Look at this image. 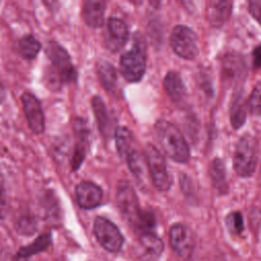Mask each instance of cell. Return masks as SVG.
<instances>
[{
	"instance_id": "3957f363",
	"label": "cell",
	"mask_w": 261,
	"mask_h": 261,
	"mask_svg": "<svg viewBox=\"0 0 261 261\" xmlns=\"http://www.w3.org/2000/svg\"><path fill=\"white\" fill-rule=\"evenodd\" d=\"M258 162V142L250 134L243 135L234 149L232 166L241 177H250L256 169Z\"/></svg>"
},
{
	"instance_id": "1f68e13d",
	"label": "cell",
	"mask_w": 261,
	"mask_h": 261,
	"mask_svg": "<svg viewBox=\"0 0 261 261\" xmlns=\"http://www.w3.org/2000/svg\"><path fill=\"white\" fill-rule=\"evenodd\" d=\"M7 211V205H6V199L4 191L0 188V219H3L6 215Z\"/></svg>"
},
{
	"instance_id": "e0dca14e",
	"label": "cell",
	"mask_w": 261,
	"mask_h": 261,
	"mask_svg": "<svg viewBox=\"0 0 261 261\" xmlns=\"http://www.w3.org/2000/svg\"><path fill=\"white\" fill-rule=\"evenodd\" d=\"M229 119L234 129L241 128L247 119L246 101L241 89H238L232 97L229 109Z\"/></svg>"
},
{
	"instance_id": "f1b7e54d",
	"label": "cell",
	"mask_w": 261,
	"mask_h": 261,
	"mask_svg": "<svg viewBox=\"0 0 261 261\" xmlns=\"http://www.w3.org/2000/svg\"><path fill=\"white\" fill-rule=\"evenodd\" d=\"M179 177V184H180V188L181 191L186 194V195H191V192H194V186H193V181L191 180L190 176L187 175L186 173H180L178 175Z\"/></svg>"
},
{
	"instance_id": "484cf974",
	"label": "cell",
	"mask_w": 261,
	"mask_h": 261,
	"mask_svg": "<svg viewBox=\"0 0 261 261\" xmlns=\"http://www.w3.org/2000/svg\"><path fill=\"white\" fill-rule=\"evenodd\" d=\"M250 112L256 116L261 115V81L257 82L249 98Z\"/></svg>"
},
{
	"instance_id": "2e32d148",
	"label": "cell",
	"mask_w": 261,
	"mask_h": 261,
	"mask_svg": "<svg viewBox=\"0 0 261 261\" xmlns=\"http://www.w3.org/2000/svg\"><path fill=\"white\" fill-rule=\"evenodd\" d=\"M106 3L104 1L89 0L84 3L83 15L87 25L91 28H100L104 23V14Z\"/></svg>"
},
{
	"instance_id": "30bf717a",
	"label": "cell",
	"mask_w": 261,
	"mask_h": 261,
	"mask_svg": "<svg viewBox=\"0 0 261 261\" xmlns=\"http://www.w3.org/2000/svg\"><path fill=\"white\" fill-rule=\"evenodd\" d=\"M21 102L30 128L35 134H42L45 129V119L39 100L32 93L24 92Z\"/></svg>"
},
{
	"instance_id": "44dd1931",
	"label": "cell",
	"mask_w": 261,
	"mask_h": 261,
	"mask_svg": "<svg viewBox=\"0 0 261 261\" xmlns=\"http://www.w3.org/2000/svg\"><path fill=\"white\" fill-rule=\"evenodd\" d=\"M115 144L119 156L122 159H126L128 154L134 150L132 148L134 137L130 130L124 126L117 127L115 130Z\"/></svg>"
},
{
	"instance_id": "4dcf8cb0",
	"label": "cell",
	"mask_w": 261,
	"mask_h": 261,
	"mask_svg": "<svg viewBox=\"0 0 261 261\" xmlns=\"http://www.w3.org/2000/svg\"><path fill=\"white\" fill-rule=\"evenodd\" d=\"M252 56H253L254 68H260L261 67V44L254 48L252 52Z\"/></svg>"
},
{
	"instance_id": "8fae6325",
	"label": "cell",
	"mask_w": 261,
	"mask_h": 261,
	"mask_svg": "<svg viewBox=\"0 0 261 261\" xmlns=\"http://www.w3.org/2000/svg\"><path fill=\"white\" fill-rule=\"evenodd\" d=\"M128 30L125 22L117 17H110L107 21L105 44L109 51L117 52L126 43Z\"/></svg>"
},
{
	"instance_id": "277c9868",
	"label": "cell",
	"mask_w": 261,
	"mask_h": 261,
	"mask_svg": "<svg viewBox=\"0 0 261 261\" xmlns=\"http://www.w3.org/2000/svg\"><path fill=\"white\" fill-rule=\"evenodd\" d=\"M146 70V46L139 34L134 36L132 48L120 57V71L129 83L142 80Z\"/></svg>"
},
{
	"instance_id": "cb8c5ba5",
	"label": "cell",
	"mask_w": 261,
	"mask_h": 261,
	"mask_svg": "<svg viewBox=\"0 0 261 261\" xmlns=\"http://www.w3.org/2000/svg\"><path fill=\"white\" fill-rule=\"evenodd\" d=\"M127 161L128 168L130 169L132 173L139 179L143 180L146 175V166L143 159V156L136 150H133L125 159Z\"/></svg>"
},
{
	"instance_id": "f546056e",
	"label": "cell",
	"mask_w": 261,
	"mask_h": 261,
	"mask_svg": "<svg viewBox=\"0 0 261 261\" xmlns=\"http://www.w3.org/2000/svg\"><path fill=\"white\" fill-rule=\"evenodd\" d=\"M249 11L251 15L261 24V1H250Z\"/></svg>"
},
{
	"instance_id": "7a4b0ae2",
	"label": "cell",
	"mask_w": 261,
	"mask_h": 261,
	"mask_svg": "<svg viewBox=\"0 0 261 261\" xmlns=\"http://www.w3.org/2000/svg\"><path fill=\"white\" fill-rule=\"evenodd\" d=\"M154 133L164 153L177 163H187L190 159V148L180 130L171 122L159 119L154 125Z\"/></svg>"
},
{
	"instance_id": "4316f807",
	"label": "cell",
	"mask_w": 261,
	"mask_h": 261,
	"mask_svg": "<svg viewBox=\"0 0 261 261\" xmlns=\"http://www.w3.org/2000/svg\"><path fill=\"white\" fill-rule=\"evenodd\" d=\"M225 224L227 229L233 234H240L244 230V220L240 212L234 211L225 217Z\"/></svg>"
},
{
	"instance_id": "83f0119b",
	"label": "cell",
	"mask_w": 261,
	"mask_h": 261,
	"mask_svg": "<svg viewBox=\"0 0 261 261\" xmlns=\"http://www.w3.org/2000/svg\"><path fill=\"white\" fill-rule=\"evenodd\" d=\"M16 228L19 233L24 236L33 234L37 229V221L31 215H24L19 218L16 224Z\"/></svg>"
},
{
	"instance_id": "52a82bcc",
	"label": "cell",
	"mask_w": 261,
	"mask_h": 261,
	"mask_svg": "<svg viewBox=\"0 0 261 261\" xmlns=\"http://www.w3.org/2000/svg\"><path fill=\"white\" fill-rule=\"evenodd\" d=\"M94 234L100 245L111 253H117L123 245V237L118 227L105 217L97 216L94 221Z\"/></svg>"
},
{
	"instance_id": "ba28073f",
	"label": "cell",
	"mask_w": 261,
	"mask_h": 261,
	"mask_svg": "<svg viewBox=\"0 0 261 261\" xmlns=\"http://www.w3.org/2000/svg\"><path fill=\"white\" fill-rule=\"evenodd\" d=\"M116 203L118 210L124 219L130 224L134 225L140 216L142 209L139 206V202L136 196V193L129 182L121 180L117 185L116 193Z\"/></svg>"
},
{
	"instance_id": "6da1fadb",
	"label": "cell",
	"mask_w": 261,
	"mask_h": 261,
	"mask_svg": "<svg viewBox=\"0 0 261 261\" xmlns=\"http://www.w3.org/2000/svg\"><path fill=\"white\" fill-rule=\"evenodd\" d=\"M46 53L51 62V66L47 69V83L52 89H58L64 84L75 82L76 70L63 47L55 41H50Z\"/></svg>"
},
{
	"instance_id": "603a6c76",
	"label": "cell",
	"mask_w": 261,
	"mask_h": 261,
	"mask_svg": "<svg viewBox=\"0 0 261 261\" xmlns=\"http://www.w3.org/2000/svg\"><path fill=\"white\" fill-rule=\"evenodd\" d=\"M41 49L40 42L32 35L22 37L18 42V51L22 58L27 60L34 59Z\"/></svg>"
},
{
	"instance_id": "ffe728a7",
	"label": "cell",
	"mask_w": 261,
	"mask_h": 261,
	"mask_svg": "<svg viewBox=\"0 0 261 261\" xmlns=\"http://www.w3.org/2000/svg\"><path fill=\"white\" fill-rule=\"evenodd\" d=\"M209 171L214 188L217 189L219 193H225L227 191V182L224 162L219 158H215L210 164Z\"/></svg>"
},
{
	"instance_id": "7402d4cb",
	"label": "cell",
	"mask_w": 261,
	"mask_h": 261,
	"mask_svg": "<svg viewBox=\"0 0 261 261\" xmlns=\"http://www.w3.org/2000/svg\"><path fill=\"white\" fill-rule=\"evenodd\" d=\"M51 243H52V237L50 233L41 234L32 244L20 248L16 256L22 257V258H28L37 253L45 251L51 245Z\"/></svg>"
},
{
	"instance_id": "7c38bea8",
	"label": "cell",
	"mask_w": 261,
	"mask_h": 261,
	"mask_svg": "<svg viewBox=\"0 0 261 261\" xmlns=\"http://www.w3.org/2000/svg\"><path fill=\"white\" fill-rule=\"evenodd\" d=\"M76 201L81 208L93 209L98 207L103 198V192L99 186L92 181H82L75 188Z\"/></svg>"
},
{
	"instance_id": "8992f818",
	"label": "cell",
	"mask_w": 261,
	"mask_h": 261,
	"mask_svg": "<svg viewBox=\"0 0 261 261\" xmlns=\"http://www.w3.org/2000/svg\"><path fill=\"white\" fill-rule=\"evenodd\" d=\"M146 159L155 188L161 192L168 191L172 185L171 176L167 170L164 156L152 144H147L145 148Z\"/></svg>"
},
{
	"instance_id": "9a60e30c",
	"label": "cell",
	"mask_w": 261,
	"mask_h": 261,
	"mask_svg": "<svg viewBox=\"0 0 261 261\" xmlns=\"http://www.w3.org/2000/svg\"><path fill=\"white\" fill-rule=\"evenodd\" d=\"M222 77L227 83H236L246 74V63L241 56L227 54L222 60Z\"/></svg>"
},
{
	"instance_id": "d6a6232c",
	"label": "cell",
	"mask_w": 261,
	"mask_h": 261,
	"mask_svg": "<svg viewBox=\"0 0 261 261\" xmlns=\"http://www.w3.org/2000/svg\"><path fill=\"white\" fill-rule=\"evenodd\" d=\"M4 99H5V89H4V86L0 82V104L3 102Z\"/></svg>"
},
{
	"instance_id": "d4e9b609",
	"label": "cell",
	"mask_w": 261,
	"mask_h": 261,
	"mask_svg": "<svg viewBox=\"0 0 261 261\" xmlns=\"http://www.w3.org/2000/svg\"><path fill=\"white\" fill-rule=\"evenodd\" d=\"M140 241H141V244L143 245V247L152 255L158 256L163 252L164 245H163L162 240L151 231L142 233Z\"/></svg>"
},
{
	"instance_id": "5b68a950",
	"label": "cell",
	"mask_w": 261,
	"mask_h": 261,
	"mask_svg": "<svg viewBox=\"0 0 261 261\" xmlns=\"http://www.w3.org/2000/svg\"><path fill=\"white\" fill-rule=\"evenodd\" d=\"M169 42L173 52L182 59L194 60L199 54L197 35L187 25H175L170 34Z\"/></svg>"
},
{
	"instance_id": "4fadbf2b",
	"label": "cell",
	"mask_w": 261,
	"mask_h": 261,
	"mask_svg": "<svg viewBox=\"0 0 261 261\" xmlns=\"http://www.w3.org/2000/svg\"><path fill=\"white\" fill-rule=\"evenodd\" d=\"M163 86L166 94L174 104L180 106L186 103L188 91L180 74L177 71H168L163 80Z\"/></svg>"
},
{
	"instance_id": "d6986e66",
	"label": "cell",
	"mask_w": 261,
	"mask_h": 261,
	"mask_svg": "<svg viewBox=\"0 0 261 261\" xmlns=\"http://www.w3.org/2000/svg\"><path fill=\"white\" fill-rule=\"evenodd\" d=\"M92 107L95 113L96 121L101 134L105 137L108 136L110 129V119L108 115L107 108L103 102V100L99 96H95L92 98Z\"/></svg>"
},
{
	"instance_id": "9c48e42d",
	"label": "cell",
	"mask_w": 261,
	"mask_h": 261,
	"mask_svg": "<svg viewBox=\"0 0 261 261\" xmlns=\"http://www.w3.org/2000/svg\"><path fill=\"white\" fill-rule=\"evenodd\" d=\"M169 242L173 251L181 258L189 259L192 257L196 240L193 231L182 223H175L169 230Z\"/></svg>"
},
{
	"instance_id": "5bb4252c",
	"label": "cell",
	"mask_w": 261,
	"mask_h": 261,
	"mask_svg": "<svg viewBox=\"0 0 261 261\" xmlns=\"http://www.w3.org/2000/svg\"><path fill=\"white\" fill-rule=\"evenodd\" d=\"M232 11L231 1L211 0L206 6V18L210 25L220 28L229 19Z\"/></svg>"
},
{
	"instance_id": "ac0fdd59",
	"label": "cell",
	"mask_w": 261,
	"mask_h": 261,
	"mask_svg": "<svg viewBox=\"0 0 261 261\" xmlns=\"http://www.w3.org/2000/svg\"><path fill=\"white\" fill-rule=\"evenodd\" d=\"M97 71L101 84L108 92H115L117 87V73L114 66L108 61L101 60L97 64Z\"/></svg>"
}]
</instances>
